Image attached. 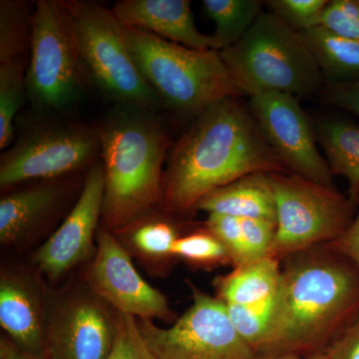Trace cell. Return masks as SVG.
<instances>
[{"label": "cell", "mask_w": 359, "mask_h": 359, "mask_svg": "<svg viewBox=\"0 0 359 359\" xmlns=\"http://www.w3.org/2000/svg\"><path fill=\"white\" fill-rule=\"evenodd\" d=\"M238 97L208 106L175 143L163 181L168 211L197 207L214 191L256 173H287Z\"/></svg>", "instance_id": "obj_1"}, {"label": "cell", "mask_w": 359, "mask_h": 359, "mask_svg": "<svg viewBox=\"0 0 359 359\" xmlns=\"http://www.w3.org/2000/svg\"><path fill=\"white\" fill-rule=\"evenodd\" d=\"M97 132L105 174L104 221L123 228L162 199L169 135L154 111L126 105L116 106Z\"/></svg>", "instance_id": "obj_2"}, {"label": "cell", "mask_w": 359, "mask_h": 359, "mask_svg": "<svg viewBox=\"0 0 359 359\" xmlns=\"http://www.w3.org/2000/svg\"><path fill=\"white\" fill-rule=\"evenodd\" d=\"M359 316V268L348 257L297 264L282 273L263 351L311 346Z\"/></svg>", "instance_id": "obj_3"}, {"label": "cell", "mask_w": 359, "mask_h": 359, "mask_svg": "<svg viewBox=\"0 0 359 359\" xmlns=\"http://www.w3.org/2000/svg\"><path fill=\"white\" fill-rule=\"evenodd\" d=\"M219 54L242 95L282 92L299 99L325 87V78L302 33L269 11Z\"/></svg>", "instance_id": "obj_4"}, {"label": "cell", "mask_w": 359, "mask_h": 359, "mask_svg": "<svg viewBox=\"0 0 359 359\" xmlns=\"http://www.w3.org/2000/svg\"><path fill=\"white\" fill-rule=\"evenodd\" d=\"M130 50L161 103L197 116L208 106L242 95L219 51L198 50L126 27Z\"/></svg>", "instance_id": "obj_5"}, {"label": "cell", "mask_w": 359, "mask_h": 359, "mask_svg": "<svg viewBox=\"0 0 359 359\" xmlns=\"http://www.w3.org/2000/svg\"><path fill=\"white\" fill-rule=\"evenodd\" d=\"M90 81L117 105L155 110L159 96L142 75L126 27L111 9L94 1H63Z\"/></svg>", "instance_id": "obj_6"}, {"label": "cell", "mask_w": 359, "mask_h": 359, "mask_svg": "<svg viewBox=\"0 0 359 359\" xmlns=\"http://www.w3.org/2000/svg\"><path fill=\"white\" fill-rule=\"evenodd\" d=\"M89 76L63 1L34 4L26 94L37 108L62 110L76 102Z\"/></svg>", "instance_id": "obj_7"}, {"label": "cell", "mask_w": 359, "mask_h": 359, "mask_svg": "<svg viewBox=\"0 0 359 359\" xmlns=\"http://www.w3.org/2000/svg\"><path fill=\"white\" fill-rule=\"evenodd\" d=\"M276 208L275 254L339 238L353 223L358 204L297 175L269 174Z\"/></svg>", "instance_id": "obj_8"}, {"label": "cell", "mask_w": 359, "mask_h": 359, "mask_svg": "<svg viewBox=\"0 0 359 359\" xmlns=\"http://www.w3.org/2000/svg\"><path fill=\"white\" fill-rule=\"evenodd\" d=\"M97 128L75 124L34 127L18 137L0 161L2 189L32 180H53L79 171L100 155Z\"/></svg>", "instance_id": "obj_9"}, {"label": "cell", "mask_w": 359, "mask_h": 359, "mask_svg": "<svg viewBox=\"0 0 359 359\" xmlns=\"http://www.w3.org/2000/svg\"><path fill=\"white\" fill-rule=\"evenodd\" d=\"M192 306L171 327L143 320L140 332L156 359H252L224 302L194 290Z\"/></svg>", "instance_id": "obj_10"}, {"label": "cell", "mask_w": 359, "mask_h": 359, "mask_svg": "<svg viewBox=\"0 0 359 359\" xmlns=\"http://www.w3.org/2000/svg\"><path fill=\"white\" fill-rule=\"evenodd\" d=\"M250 99V112L287 170L314 183L332 187V172L299 99L282 92H266Z\"/></svg>", "instance_id": "obj_11"}, {"label": "cell", "mask_w": 359, "mask_h": 359, "mask_svg": "<svg viewBox=\"0 0 359 359\" xmlns=\"http://www.w3.org/2000/svg\"><path fill=\"white\" fill-rule=\"evenodd\" d=\"M90 280L96 294L117 313L143 320L165 318L169 313L166 297L142 278L128 252L108 231L99 236Z\"/></svg>", "instance_id": "obj_12"}, {"label": "cell", "mask_w": 359, "mask_h": 359, "mask_svg": "<svg viewBox=\"0 0 359 359\" xmlns=\"http://www.w3.org/2000/svg\"><path fill=\"white\" fill-rule=\"evenodd\" d=\"M105 174L102 163L89 168L83 188L65 222L40 247L35 263L51 280H56L88 256L102 215Z\"/></svg>", "instance_id": "obj_13"}, {"label": "cell", "mask_w": 359, "mask_h": 359, "mask_svg": "<svg viewBox=\"0 0 359 359\" xmlns=\"http://www.w3.org/2000/svg\"><path fill=\"white\" fill-rule=\"evenodd\" d=\"M116 318L97 299L81 297L59 311L46 334L47 359H107Z\"/></svg>", "instance_id": "obj_14"}, {"label": "cell", "mask_w": 359, "mask_h": 359, "mask_svg": "<svg viewBox=\"0 0 359 359\" xmlns=\"http://www.w3.org/2000/svg\"><path fill=\"white\" fill-rule=\"evenodd\" d=\"M111 11L125 27L189 48L216 50L212 35L198 29L188 0H120Z\"/></svg>", "instance_id": "obj_15"}, {"label": "cell", "mask_w": 359, "mask_h": 359, "mask_svg": "<svg viewBox=\"0 0 359 359\" xmlns=\"http://www.w3.org/2000/svg\"><path fill=\"white\" fill-rule=\"evenodd\" d=\"M0 325L15 346L47 358L39 302L27 285L14 278H4L0 283Z\"/></svg>", "instance_id": "obj_16"}, {"label": "cell", "mask_w": 359, "mask_h": 359, "mask_svg": "<svg viewBox=\"0 0 359 359\" xmlns=\"http://www.w3.org/2000/svg\"><path fill=\"white\" fill-rule=\"evenodd\" d=\"M196 208L209 214L266 219L276 224L275 195L266 173L249 175L222 187L203 198Z\"/></svg>", "instance_id": "obj_17"}, {"label": "cell", "mask_w": 359, "mask_h": 359, "mask_svg": "<svg viewBox=\"0 0 359 359\" xmlns=\"http://www.w3.org/2000/svg\"><path fill=\"white\" fill-rule=\"evenodd\" d=\"M62 195L53 183L16 191L0 201V241L8 244L27 233L52 211Z\"/></svg>", "instance_id": "obj_18"}, {"label": "cell", "mask_w": 359, "mask_h": 359, "mask_svg": "<svg viewBox=\"0 0 359 359\" xmlns=\"http://www.w3.org/2000/svg\"><path fill=\"white\" fill-rule=\"evenodd\" d=\"M282 273L278 262L269 256L238 266L221 285L224 304L250 308H276Z\"/></svg>", "instance_id": "obj_19"}, {"label": "cell", "mask_w": 359, "mask_h": 359, "mask_svg": "<svg viewBox=\"0 0 359 359\" xmlns=\"http://www.w3.org/2000/svg\"><path fill=\"white\" fill-rule=\"evenodd\" d=\"M301 33L325 83H346L359 80L358 42L321 25Z\"/></svg>", "instance_id": "obj_20"}, {"label": "cell", "mask_w": 359, "mask_h": 359, "mask_svg": "<svg viewBox=\"0 0 359 359\" xmlns=\"http://www.w3.org/2000/svg\"><path fill=\"white\" fill-rule=\"evenodd\" d=\"M316 138L332 176L344 177L349 199L358 204L359 196V126L344 120H327L316 129Z\"/></svg>", "instance_id": "obj_21"}, {"label": "cell", "mask_w": 359, "mask_h": 359, "mask_svg": "<svg viewBox=\"0 0 359 359\" xmlns=\"http://www.w3.org/2000/svg\"><path fill=\"white\" fill-rule=\"evenodd\" d=\"M259 0H204L203 9L215 25V49L224 50L238 42L264 13Z\"/></svg>", "instance_id": "obj_22"}, {"label": "cell", "mask_w": 359, "mask_h": 359, "mask_svg": "<svg viewBox=\"0 0 359 359\" xmlns=\"http://www.w3.org/2000/svg\"><path fill=\"white\" fill-rule=\"evenodd\" d=\"M25 58L11 59L0 63V149H8L13 141L14 120L25 102Z\"/></svg>", "instance_id": "obj_23"}, {"label": "cell", "mask_w": 359, "mask_h": 359, "mask_svg": "<svg viewBox=\"0 0 359 359\" xmlns=\"http://www.w3.org/2000/svg\"><path fill=\"white\" fill-rule=\"evenodd\" d=\"M33 11L27 2L0 1V63L25 57L29 50Z\"/></svg>", "instance_id": "obj_24"}, {"label": "cell", "mask_w": 359, "mask_h": 359, "mask_svg": "<svg viewBox=\"0 0 359 359\" xmlns=\"http://www.w3.org/2000/svg\"><path fill=\"white\" fill-rule=\"evenodd\" d=\"M229 318L238 335L252 349L263 348L275 309L250 308L238 304H224Z\"/></svg>", "instance_id": "obj_25"}, {"label": "cell", "mask_w": 359, "mask_h": 359, "mask_svg": "<svg viewBox=\"0 0 359 359\" xmlns=\"http://www.w3.org/2000/svg\"><path fill=\"white\" fill-rule=\"evenodd\" d=\"M327 0H269L266 6L290 27L302 32L320 25Z\"/></svg>", "instance_id": "obj_26"}, {"label": "cell", "mask_w": 359, "mask_h": 359, "mask_svg": "<svg viewBox=\"0 0 359 359\" xmlns=\"http://www.w3.org/2000/svg\"><path fill=\"white\" fill-rule=\"evenodd\" d=\"M107 359H156L134 316L117 313L115 341Z\"/></svg>", "instance_id": "obj_27"}, {"label": "cell", "mask_w": 359, "mask_h": 359, "mask_svg": "<svg viewBox=\"0 0 359 359\" xmlns=\"http://www.w3.org/2000/svg\"><path fill=\"white\" fill-rule=\"evenodd\" d=\"M241 226L245 252L243 264L271 256L276 224L266 219H241Z\"/></svg>", "instance_id": "obj_28"}, {"label": "cell", "mask_w": 359, "mask_h": 359, "mask_svg": "<svg viewBox=\"0 0 359 359\" xmlns=\"http://www.w3.org/2000/svg\"><path fill=\"white\" fill-rule=\"evenodd\" d=\"M320 25L359 43V0L328 2Z\"/></svg>", "instance_id": "obj_29"}, {"label": "cell", "mask_w": 359, "mask_h": 359, "mask_svg": "<svg viewBox=\"0 0 359 359\" xmlns=\"http://www.w3.org/2000/svg\"><path fill=\"white\" fill-rule=\"evenodd\" d=\"M178 240L173 226L164 222H154L139 226L133 233L135 245L149 256L161 257L171 254Z\"/></svg>", "instance_id": "obj_30"}, {"label": "cell", "mask_w": 359, "mask_h": 359, "mask_svg": "<svg viewBox=\"0 0 359 359\" xmlns=\"http://www.w3.org/2000/svg\"><path fill=\"white\" fill-rule=\"evenodd\" d=\"M207 224L211 235L221 242L236 263L238 266L244 264L245 252L241 219L229 215L209 214Z\"/></svg>", "instance_id": "obj_31"}, {"label": "cell", "mask_w": 359, "mask_h": 359, "mask_svg": "<svg viewBox=\"0 0 359 359\" xmlns=\"http://www.w3.org/2000/svg\"><path fill=\"white\" fill-rule=\"evenodd\" d=\"M172 255L192 261H218L229 255L228 250L212 235L195 233L178 238L172 248Z\"/></svg>", "instance_id": "obj_32"}, {"label": "cell", "mask_w": 359, "mask_h": 359, "mask_svg": "<svg viewBox=\"0 0 359 359\" xmlns=\"http://www.w3.org/2000/svg\"><path fill=\"white\" fill-rule=\"evenodd\" d=\"M323 99L328 105L346 110L359 119V80L346 83H325Z\"/></svg>", "instance_id": "obj_33"}, {"label": "cell", "mask_w": 359, "mask_h": 359, "mask_svg": "<svg viewBox=\"0 0 359 359\" xmlns=\"http://www.w3.org/2000/svg\"><path fill=\"white\" fill-rule=\"evenodd\" d=\"M327 356L330 359H359V318L344 330Z\"/></svg>", "instance_id": "obj_34"}, {"label": "cell", "mask_w": 359, "mask_h": 359, "mask_svg": "<svg viewBox=\"0 0 359 359\" xmlns=\"http://www.w3.org/2000/svg\"><path fill=\"white\" fill-rule=\"evenodd\" d=\"M332 244L337 252L348 257L359 268V196L358 209L353 223Z\"/></svg>", "instance_id": "obj_35"}, {"label": "cell", "mask_w": 359, "mask_h": 359, "mask_svg": "<svg viewBox=\"0 0 359 359\" xmlns=\"http://www.w3.org/2000/svg\"><path fill=\"white\" fill-rule=\"evenodd\" d=\"M0 359H47L32 355L15 346L13 341L1 339L0 341Z\"/></svg>", "instance_id": "obj_36"}, {"label": "cell", "mask_w": 359, "mask_h": 359, "mask_svg": "<svg viewBox=\"0 0 359 359\" xmlns=\"http://www.w3.org/2000/svg\"><path fill=\"white\" fill-rule=\"evenodd\" d=\"M264 359H299L292 355L276 356V358H268Z\"/></svg>", "instance_id": "obj_37"}, {"label": "cell", "mask_w": 359, "mask_h": 359, "mask_svg": "<svg viewBox=\"0 0 359 359\" xmlns=\"http://www.w3.org/2000/svg\"><path fill=\"white\" fill-rule=\"evenodd\" d=\"M309 359H330L328 358V356H325V355H316V356H313V358H309Z\"/></svg>", "instance_id": "obj_38"}]
</instances>
